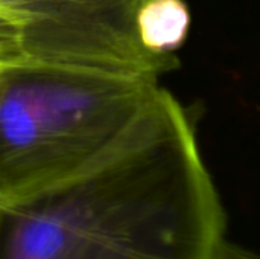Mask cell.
Wrapping results in <instances>:
<instances>
[{
	"label": "cell",
	"mask_w": 260,
	"mask_h": 259,
	"mask_svg": "<svg viewBox=\"0 0 260 259\" xmlns=\"http://www.w3.org/2000/svg\"><path fill=\"white\" fill-rule=\"evenodd\" d=\"M225 224L193 114L161 87L105 157L0 203V259H216Z\"/></svg>",
	"instance_id": "1"
},
{
	"label": "cell",
	"mask_w": 260,
	"mask_h": 259,
	"mask_svg": "<svg viewBox=\"0 0 260 259\" xmlns=\"http://www.w3.org/2000/svg\"><path fill=\"white\" fill-rule=\"evenodd\" d=\"M158 78L15 60L0 64V203L85 171L148 110Z\"/></svg>",
	"instance_id": "2"
},
{
	"label": "cell",
	"mask_w": 260,
	"mask_h": 259,
	"mask_svg": "<svg viewBox=\"0 0 260 259\" xmlns=\"http://www.w3.org/2000/svg\"><path fill=\"white\" fill-rule=\"evenodd\" d=\"M139 2L0 0V6L30 21L24 60L160 78L175 70L180 60L142 47L134 23Z\"/></svg>",
	"instance_id": "3"
},
{
	"label": "cell",
	"mask_w": 260,
	"mask_h": 259,
	"mask_svg": "<svg viewBox=\"0 0 260 259\" xmlns=\"http://www.w3.org/2000/svg\"><path fill=\"white\" fill-rule=\"evenodd\" d=\"M134 23L146 52L161 58H178L177 52L190 34L192 14L186 0H140Z\"/></svg>",
	"instance_id": "4"
},
{
	"label": "cell",
	"mask_w": 260,
	"mask_h": 259,
	"mask_svg": "<svg viewBox=\"0 0 260 259\" xmlns=\"http://www.w3.org/2000/svg\"><path fill=\"white\" fill-rule=\"evenodd\" d=\"M29 18L0 6V64L24 60V44L29 29Z\"/></svg>",
	"instance_id": "5"
},
{
	"label": "cell",
	"mask_w": 260,
	"mask_h": 259,
	"mask_svg": "<svg viewBox=\"0 0 260 259\" xmlns=\"http://www.w3.org/2000/svg\"><path fill=\"white\" fill-rule=\"evenodd\" d=\"M216 259H260V255L250 250H244L238 246L224 243Z\"/></svg>",
	"instance_id": "6"
}]
</instances>
